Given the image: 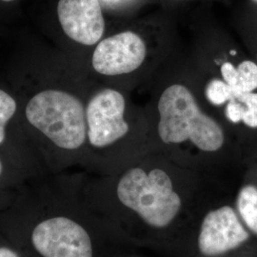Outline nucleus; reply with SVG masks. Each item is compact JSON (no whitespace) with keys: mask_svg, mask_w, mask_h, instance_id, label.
Listing matches in <instances>:
<instances>
[{"mask_svg":"<svg viewBox=\"0 0 257 257\" xmlns=\"http://www.w3.org/2000/svg\"><path fill=\"white\" fill-rule=\"evenodd\" d=\"M157 132L166 144L192 143L212 153L225 141L220 124L203 111L193 91L183 83H171L160 92L157 104Z\"/></svg>","mask_w":257,"mask_h":257,"instance_id":"f257e3e1","label":"nucleus"},{"mask_svg":"<svg viewBox=\"0 0 257 257\" xmlns=\"http://www.w3.org/2000/svg\"><path fill=\"white\" fill-rule=\"evenodd\" d=\"M26 117L57 147L75 150L87 138L86 110L81 101L69 92H38L28 103Z\"/></svg>","mask_w":257,"mask_h":257,"instance_id":"f03ea898","label":"nucleus"},{"mask_svg":"<svg viewBox=\"0 0 257 257\" xmlns=\"http://www.w3.org/2000/svg\"><path fill=\"white\" fill-rule=\"evenodd\" d=\"M117 196L123 205L157 228L169 225L181 207L171 177L160 169L128 170L120 179Z\"/></svg>","mask_w":257,"mask_h":257,"instance_id":"7ed1b4c3","label":"nucleus"},{"mask_svg":"<svg viewBox=\"0 0 257 257\" xmlns=\"http://www.w3.org/2000/svg\"><path fill=\"white\" fill-rule=\"evenodd\" d=\"M126 112L123 93L109 88L95 93L86 108L87 137L91 145L108 147L125 138L131 130Z\"/></svg>","mask_w":257,"mask_h":257,"instance_id":"20e7f679","label":"nucleus"},{"mask_svg":"<svg viewBox=\"0 0 257 257\" xmlns=\"http://www.w3.org/2000/svg\"><path fill=\"white\" fill-rule=\"evenodd\" d=\"M148 55L147 41L136 32L125 31L99 41L92 54V65L99 74L118 76L138 72Z\"/></svg>","mask_w":257,"mask_h":257,"instance_id":"39448f33","label":"nucleus"},{"mask_svg":"<svg viewBox=\"0 0 257 257\" xmlns=\"http://www.w3.org/2000/svg\"><path fill=\"white\" fill-rule=\"evenodd\" d=\"M32 242L43 257H92L88 232L67 217L40 222L32 233Z\"/></svg>","mask_w":257,"mask_h":257,"instance_id":"423d86ee","label":"nucleus"},{"mask_svg":"<svg viewBox=\"0 0 257 257\" xmlns=\"http://www.w3.org/2000/svg\"><path fill=\"white\" fill-rule=\"evenodd\" d=\"M57 14L65 34L72 40L87 46L101 40L105 20L98 0H59Z\"/></svg>","mask_w":257,"mask_h":257,"instance_id":"0eeeda50","label":"nucleus"},{"mask_svg":"<svg viewBox=\"0 0 257 257\" xmlns=\"http://www.w3.org/2000/svg\"><path fill=\"white\" fill-rule=\"evenodd\" d=\"M248 238V231L242 226L235 211L225 206L206 215L198 246L203 254L214 256L237 248Z\"/></svg>","mask_w":257,"mask_h":257,"instance_id":"6e6552de","label":"nucleus"},{"mask_svg":"<svg viewBox=\"0 0 257 257\" xmlns=\"http://www.w3.org/2000/svg\"><path fill=\"white\" fill-rule=\"evenodd\" d=\"M239 214L248 229L257 234V188L247 185L240 191L237 198Z\"/></svg>","mask_w":257,"mask_h":257,"instance_id":"1a4fd4ad","label":"nucleus"},{"mask_svg":"<svg viewBox=\"0 0 257 257\" xmlns=\"http://www.w3.org/2000/svg\"><path fill=\"white\" fill-rule=\"evenodd\" d=\"M206 99L211 105L220 107L234 98V94L230 86L220 77L210 79L205 86Z\"/></svg>","mask_w":257,"mask_h":257,"instance_id":"9d476101","label":"nucleus"},{"mask_svg":"<svg viewBox=\"0 0 257 257\" xmlns=\"http://www.w3.org/2000/svg\"><path fill=\"white\" fill-rule=\"evenodd\" d=\"M237 71L238 96L242 93L254 92L257 89V63L251 60H243L237 65Z\"/></svg>","mask_w":257,"mask_h":257,"instance_id":"9b49d317","label":"nucleus"},{"mask_svg":"<svg viewBox=\"0 0 257 257\" xmlns=\"http://www.w3.org/2000/svg\"><path fill=\"white\" fill-rule=\"evenodd\" d=\"M17 110V102L7 92L0 90V144L3 143L6 133L5 128Z\"/></svg>","mask_w":257,"mask_h":257,"instance_id":"f8f14e48","label":"nucleus"},{"mask_svg":"<svg viewBox=\"0 0 257 257\" xmlns=\"http://www.w3.org/2000/svg\"><path fill=\"white\" fill-rule=\"evenodd\" d=\"M235 99L243 103L245 108L242 122L248 128H257V92L242 93Z\"/></svg>","mask_w":257,"mask_h":257,"instance_id":"ddd939ff","label":"nucleus"},{"mask_svg":"<svg viewBox=\"0 0 257 257\" xmlns=\"http://www.w3.org/2000/svg\"><path fill=\"white\" fill-rule=\"evenodd\" d=\"M220 78L227 83L232 90L234 98L238 96V71L237 66L230 61H224L219 67Z\"/></svg>","mask_w":257,"mask_h":257,"instance_id":"4468645a","label":"nucleus"},{"mask_svg":"<svg viewBox=\"0 0 257 257\" xmlns=\"http://www.w3.org/2000/svg\"><path fill=\"white\" fill-rule=\"evenodd\" d=\"M244 105L243 103L238 101L237 99L233 98L228 102L225 105V110H224V114L226 118L229 120L233 124H237L242 122L243 119V114H244Z\"/></svg>","mask_w":257,"mask_h":257,"instance_id":"2eb2a0df","label":"nucleus"},{"mask_svg":"<svg viewBox=\"0 0 257 257\" xmlns=\"http://www.w3.org/2000/svg\"><path fill=\"white\" fill-rule=\"evenodd\" d=\"M0 257H19L16 251L6 247L0 248Z\"/></svg>","mask_w":257,"mask_h":257,"instance_id":"dca6fc26","label":"nucleus"},{"mask_svg":"<svg viewBox=\"0 0 257 257\" xmlns=\"http://www.w3.org/2000/svg\"><path fill=\"white\" fill-rule=\"evenodd\" d=\"M2 174V164H1V162H0V175Z\"/></svg>","mask_w":257,"mask_h":257,"instance_id":"f3484780","label":"nucleus"},{"mask_svg":"<svg viewBox=\"0 0 257 257\" xmlns=\"http://www.w3.org/2000/svg\"><path fill=\"white\" fill-rule=\"evenodd\" d=\"M1 1H4V2H11V1H14V0H1Z\"/></svg>","mask_w":257,"mask_h":257,"instance_id":"a211bd4d","label":"nucleus"},{"mask_svg":"<svg viewBox=\"0 0 257 257\" xmlns=\"http://www.w3.org/2000/svg\"><path fill=\"white\" fill-rule=\"evenodd\" d=\"M252 1H254V2H256L257 3V0H252Z\"/></svg>","mask_w":257,"mask_h":257,"instance_id":"6ab92c4d","label":"nucleus"}]
</instances>
